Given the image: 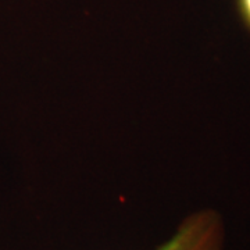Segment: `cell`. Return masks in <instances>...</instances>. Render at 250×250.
<instances>
[{"instance_id": "cell-1", "label": "cell", "mask_w": 250, "mask_h": 250, "mask_svg": "<svg viewBox=\"0 0 250 250\" xmlns=\"http://www.w3.org/2000/svg\"><path fill=\"white\" fill-rule=\"evenodd\" d=\"M225 225L221 214L202 208L187 215L175 232L154 250H224Z\"/></svg>"}, {"instance_id": "cell-2", "label": "cell", "mask_w": 250, "mask_h": 250, "mask_svg": "<svg viewBox=\"0 0 250 250\" xmlns=\"http://www.w3.org/2000/svg\"><path fill=\"white\" fill-rule=\"evenodd\" d=\"M235 9L241 24L250 34V0H235Z\"/></svg>"}]
</instances>
